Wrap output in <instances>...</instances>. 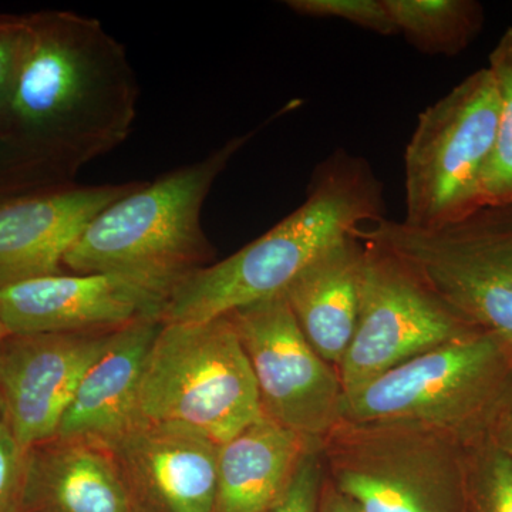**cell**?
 <instances>
[{"mask_svg":"<svg viewBox=\"0 0 512 512\" xmlns=\"http://www.w3.org/2000/svg\"><path fill=\"white\" fill-rule=\"evenodd\" d=\"M137 104L126 49L99 20L35 13L0 138L47 180L67 184L127 140Z\"/></svg>","mask_w":512,"mask_h":512,"instance_id":"cell-1","label":"cell"},{"mask_svg":"<svg viewBox=\"0 0 512 512\" xmlns=\"http://www.w3.org/2000/svg\"><path fill=\"white\" fill-rule=\"evenodd\" d=\"M384 220L383 184L366 158L338 150L315 168L305 201L247 247L191 275L163 323H200L281 295L333 245Z\"/></svg>","mask_w":512,"mask_h":512,"instance_id":"cell-2","label":"cell"},{"mask_svg":"<svg viewBox=\"0 0 512 512\" xmlns=\"http://www.w3.org/2000/svg\"><path fill=\"white\" fill-rule=\"evenodd\" d=\"M254 133L237 136L200 161L177 168L114 201L64 256L73 274L127 279L168 302L191 275L210 264L214 248L201 214L212 185Z\"/></svg>","mask_w":512,"mask_h":512,"instance_id":"cell-3","label":"cell"},{"mask_svg":"<svg viewBox=\"0 0 512 512\" xmlns=\"http://www.w3.org/2000/svg\"><path fill=\"white\" fill-rule=\"evenodd\" d=\"M261 417L254 373L228 316L161 323L141 376L137 424L222 446Z\"/></svg>","mask_w":512,"mask_h":512,"instance_id":"cell-4","label":"cell"},{"mask_svg":"<svg viewBox=\"0 0 512 512\" xmlns=\"http://www.w3.org/2000/svg\"><path fill=\"white\" fill-rule=\"evenodd\" d=\"M511 377V353L476 330L345 394L343 420L414 424L467 444L487 433Z\"/></svg>","mask_w":512,"mask_h":512,"instance_id":"cell-5","label":"cell"},{"mask_svg":"<svg viewBox=\"0 0 512 512\" xmlns=\"http://www.w3.org/2000/svg\"><path fill=\"white\" fill-rule=\"evenodd\" d=\"M319 451L325 477L360 512H464V444L440 431L342 420Z\"/></svg>","mask_w":512,"mask_h":512,"instance_id":"cell-6","label":"cell"},{"mask_svg":"<svg viewBox=\"0 0 512 512\" xmlns=\"http://www.w3.org/2000/svg\"><path fill=\"white\" fill-rule=\"evenodd\" d=\"M359 238L400 256L458 318L512 355V204L480 208L437 231L384 218Z\"/></svg>","mask_w":512,"mask_h":512,"instance_id":"cell-7","label":"cell"},{"mask_svg":"<svg viewBox=\"0 0 512 512\" xmlns=\"http://www.w3.org/2000/svg\"><path fill=\"white\" fill-rule=\"evenodd\" d=\"M498 116L497 89L487 67L420 114L404 153L406 227L437 231L480 210Z\"/></svg>","mask_w":512,"mask_h":512,"instance_id":"cell-8","label":"cell"},{"mask_svg":"<svg viewBox=\"0 0 512 512\" xmlns=\"http://www.w3.org/2000/svg\"><path fill=\"white\" fill-rule=\"evenodd\" d=\"M363 244L356 332L336 369L345 394L427 350L477 330L458 318L400 256L375 242Z\"/></svg>","mask_w":512,"mask_h":512,"instance_id":"cell-9","label":"cell"},{"mask_svg":"<svg viewBox=\"0 0 512 512\" xmlns=\"http://www.w3.org/2000/svg\"><path fill=\"white\" fill-rule=\"evenodd\" d=\"M254 373L262 416L320 443L343 420L335 366L303 336L284 293L227 315Z\"/></svg>","mask_w":512,"mask_h":512,"instance_id":"cell-10","label":"cell"},{"mask_svg":"<svg viewBox=\"0 0 512 512\" xmlns=\"http://www.w3.org/2000/svg\"><path fill=\"white\" fill-rule=\"evenodd\" d=\"M113 332L2 336V420L25 450L55 439L77 387Z\"/></svg>","mask_w":512,"mask_h":512,"instance_id":"cell-11","label":"cell"},{"mask_svg":"<svg viewBox=\"0 0 512 512\" xmlns=\"http://www.w3.org/2000/svg\"><path fill=\"white\" fill-rule=\"evenodd\" d=\"M167 301L106 274L37 276L0 289V336L116 330L163 319Z\"/></svg>","mask_w":512,"mask_h":512,"instance_id":"cell-12","label":"cell"},{"mask_svg":"<svg viewBox=\"0 0 512 512\" xmlns=\"http://www.w3.org/2000/svg\"><path fill=\"white\" fill-rule=\"evenodd\" d=\"M137 184L47 185L0 197V289L62 274L87 225Z\"/></svg>","mask_w":512,"mask_h":512,"instance_id":"cell-13","label":"cell"},{"mask_svg":"<svg viewBox=\"0 0 512 512\" xmlns=\"http://www.w3.org/2000/svg\"><path fill=\"white\" fill-rule=\"evenodd\" d=\"M136 512H212L220 446L205 437L137 424L110 448Z\"/></svg>","mask_w":512,"mask_h":512,"instance_id":"cell-14","label":"cell"},{"mask_svg":"<svg viewBox=\"0 0 512 512\" xmlns=\"http://www.w3.org/2000/svg\"><path fill=\"white\" fill-rule=\"evenodd\" d=\"M160 319L114 330L83 376L55 439L90 441L111 448L137 426V397Z\"/></svg>","mask_w":512,"mask_h":512,"instance_id":"cell-15","label":"cell"},{"mask_svg":"<svg viewBox=\"0 0 512 512\" xmlns=\"http://www.w3.org/2000/svg\"><path fill=\"white\" fill-rule=\"evenodd\" d=\"M25 512H136L110 448L52 439L29 448Z\"/></svg>","mask_w":512,"mask_h":512,"instance_id":"cell-16","label":"cell"},{"mask_svg":"<svg viewBox=\"0 0 512 512\" xmlns=\"http://www.w3.org/2000/svg\"><path fill=\"white\" fill-rule=\"evenodd\" d=\"M363 262L362 239H343L306 266L284 292L303 336L336 369L355 336Z\"/></svg>","mask_w":512,"mask_h":512,"instance_id":"cell-17","label":"cell"},{"mask_svg":"<svg viewBox=\"0 0 512 512\" xmlns=\"http://www.w3.org/2000/svg\"><path fill=\"white\" fill-rule=\"evenodd\" d=\"M315 443L274 421L256 420L220 446L212 512H269Z\"/></svg>","mask_w":512,"mask_h":512,"instance_id":"cell-18","label":"cell"},{"mask_svg":"<svg viewBox=\"0 0 512 512\" xmlns=\"http://www.w3.org/2000/svg\"><path fill=\"white\" fill-rule=\"evenodd\" d=\"M396 32L424 55L456 56L483 30L476 0H384Z\"/></svg>","mask_w":512,"mask_h":512,"instance_id":"cell-19","label":"cell"},{"mask_svg":"<svg viewBox=\"0 0 512 512\" xmlns=\"http://www.w3.org/2000/svg\"><path fill=\"white\" fill-rule=\"evenodd\" d=\"M500 104L497 138L481 185V208L512 204V28L488 57Z\"/></svg>","mask_w":512,"mask_h":512,"instance_id":"cell-20","label":"cell"},{"mask_svg":"<svg viewBox=\"0 0 512 512\" xmlns=\"http://www.w3.org/2000/svg\"><path fill=\"white\" fill-rule=\"evenodd\" d=\"M464 512H512V453L487 433L464 444Z\"/></svg>","mask_w":512,"mask_h":512,"instance_id":"cell-21","label":"cell"},{"mask_svg":"<svg viewBox=\"0 0 512 512\" xmlns=\"http://www.w3.org/2000/svg\"><path fill=\"white\" fill-rule=\"evenodd\" d=\"M285 5L309 18L345 20L377 35H397L384 0H288Z\"/></svg>","mask_w":512,"mask_h":512,"instance_id":"cell-22","label":"cell"},{"mask_svg":"<svg viewBox=\"0 0 512 512\" xmlns=\"http://www.w3.org/2000/svg\"><path fill=\"white\" fill-rule=\"evenodd\" d=\"M25 450L0 419V512H25Z\"/></svg>","mask_w":512,"mask_h":512,"instance_id":"cell-23","label":"cell"},{"mask_svg":"<svg viewBox=\"0 0 512 512\" xmlns=\"http://www.w3.org/2000/svg\"><path fill=\"white\" fill-rule=\"evenodd\" d=\"M32 29V15H0V117L12 92Z\"/></svg>","mask_w":512,"mask_h":512,"instance_id":"cell-24","label":"cell"},{"mask_svg":"<svg viewBox=\"0 0 512 512\" xmlns=\"http://www.w3.org/2000/svg\"><path fill=\"white\" fill-rule=\"evenodd\" d=\"M320 444L313 446L303 456L288 491L269 512H318L320 487L323 481V464Z\"/></svg>","mask_w":512,"mask_h":512,"instance_id":"cell-25","label":"cell"},{"mask_svg":"<svg viewBox=\"0 0 512 512\" xmlns=\"http://www.w3.org/2000/svg\"><path fill=\"white\" fill-rule=\"evenodd\" d=\"M487 434L512 453V377L495 407Z\"/></svg>","mask_w":512,"mask_h":512,"instance_id":"cell-26","label":"cell"},{"mask_svg":"<svg viewBox=\"0 0 512 512\" xmlns=\"http://www.w3.org/2000/svg\"><path fill=\"white\" fill-rule=\"evenodd\" d=\"M318 512H360L359 508L346 495L336 490L323 474L322 487H320Z\"/></svg>","mask_w":512,"mask_h":512,"instance_id":"cell-27","label":"cell"},{"mask_svg":"<svg viewBox=\"0 0 512 512\" xmlns=\"http://www.w3.org/2000/svg\"><path fill=\"white\" fill-rule=\"evenodd\" d=\"M10 167L28 168V165L20 157L15 147L10 146L8 141L0 138V168Z\"/></svg>","mask_w":512,"mask_h":512,"instance_id":"cell-28","label":"cell"},{"mask_svg":"<svg viewBox=\"0 0 512 512\" xmlns=\"http://www.w3.org/2000/svg\"><path fill=\"white\" fill-rule=\"evenodd\" d=\"M0 339H2V336H0ZM0 419H2V407H0Z\"/></svg>","mask_w":512,"mask_h":512,"instance_id":"cell-29","label":"cell"}]
</instances>
